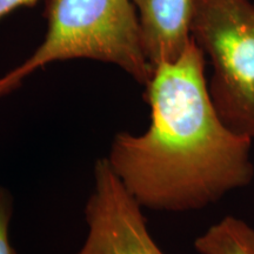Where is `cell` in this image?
I'll return each mask as SVG.
<instances>
[{
  "instance_id": "6da1fadb",
  "label": "cell",
  "mask_w": 254,
  "mask_h": 254,
  "mask_svg": "<svg viewBox=\"0 0 254 254\" xmlns=\"http://www.w3.org/2000/svg\"><path fill=\"white\" fill-rule=\"evenodd\" d=\"M205 66L192 39L177 60L154 67L145 87L150 126L111 142L105 158L142 208L195 211L252 183L253 140L219 116Z\"/></svg>"
},
{
  "instance_id": "7a4b0ae2",
  "label": "cell",
  "mask_w": 254,
  "mask_h": 254,
  "mask_svg": "<svg viewBox=\"0 0 254 254\" xmlns=\"http://www.w3.org/2000/svg\"><path fill=\"white\" fill-rule=\"evenodd\" d=\"M47 32L33 55L4 77L7 91L51 63L91 59L112 64L146 87L154 68L146 57L132 0H46Z\"/></svg>"
},
{
  "instance_id": "3957f363",
  "label": "cell",
  "mask_w": 254,
  "mask_h": 254,
  "mask_svg": "<svg viewBox=\"0 0 254 254\" xmlns=\"http://www.w3.org/2000/svg\"><path fill=\"white\" fill-rule=\"evenodd\" d=\"M190 37L211 64L219 116L254 141V0H192Z\"/></svg>"
},
{
  "instance_id": "277c9868",
  "label": "cell",
  "mask_w": 254,
  "mask_h": 254,
  "mask_svg": "<svg viewBox=\"0 0 254 254\" xmlns=\"http://www.w3.org/2000/svg\"><path fill=\"white\" fill-rule=\"evenodd\" d=\"M94 184L85 207L87 236L77 254H165L106 158L94 164Z\"/></svg>"
},
{
  "instance_id": "5b68a950",
  "label": "cell",
  "mask_w": 254,
  "mask_h": 254,
  "mask_svg": "<svg viewBox=\"0 0 254 254\" xmlns=\"http://www.w3.org/2000/svg\"><path fill=\"white\" fill-rule=\"evenodd\" d=\"M140 25L142 45L154 67L174 62L192 41V0H132Z\"/></svg>"
},
{
  "instance_id": "8992f818",
  "label": "cell",
  "mask_w": 254,
  "mask_h": 254,
  "mask_svg": "<svg viewBox=\"0 0 254 254\" xmlns=\"http://www.w3.org/2000/svg\"><path fill=\"white\" fill-rule=\"evenodd\" d=\"M200 254H254V228L237 217H225L194 241Z\"/></svg>"
},
{
  "instance_id": "52a82bcc",
  "label": "cell",
  "mask_w": 254,
  "mask_h": 254,
  "mask_svg": "<svg viewBox=\"0 0 254 254\" xmlns=\"http://www.w3.org/2000/svg\"><path fill=\"white\" fill-rule=\"evenodd\" d=\"M13 208L14 201L11 192L0 185V254H19L9 240V224Z\"/></svg>"
},
{
  "instance_id": "ba28073f",
  "label": "cell",
  "mask_w": 254,
  "mask_h": 254,
  "mask_svg": "<svg viewBox=\"0 0 254 254\" xmlns=\"http://www.w3.org/2000/svg\"><path fill=\"white\" fill-rule=\"evenodd\" d=\"M39 0H0V19L19 7H33Z\"/></svg>"
},
{
  "instance_id": "9c48e42d",
  "label": "cell",
  "mask_w": 254,
  "mask_h": 254,
  "mask_svg": "<svg viewBox=\"0 0 254 254\" xmlns=\"http://www.w3.org/2000/svg\"><path fill=\"white\" fill-rule=\"evenodd\" d=\"M0 97H2V93H1V91H0Z\"/></svg>"
}]
</instances>
